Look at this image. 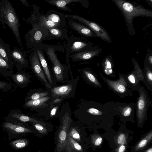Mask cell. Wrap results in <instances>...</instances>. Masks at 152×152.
<instances>
[{
    "label": "cell",
    "mask_w": 152,
    "mask_h": 152,
    "mask_svg": "<svg viewBox=\"0 0 152 152\" xmlns=\"http://www.w3.org/2000/svg\"><path fill=\"white\" fill-rule=\"evenodd\" d=\"M69 135L72 138L79 142L81 141V137L79 132L74 128H72L68 133Z\"/></svg>",
    "instance_id": "836d02e7"
},
{
    "label": "cell",
    "mask_w": 152,
    "mask_h": 152,
    "mask_svg": "<svg viewBox=\"0 0 152 152\" xmlns=\"http://www.w3.org/2000/svg\"><path fill=\"white\" fill-rule=\"evenodd\" d=\"M49 3L65 11H71L66 5L71 3H82L81 0H45Z\"/></svg>",
    "instance_id": "7402d4cb"
},
{
    "label": "cell",
    "mask_w": 152,
    "mask_h": 152,
    "mask_svg": "<svg viewBox=\"0 0 152 152\" xmlns=\"http://www.w3.org/2000/svg\"><path fill=\"white\" fill-rule=\"evenodd\" d=\"M72 90V85L70 84H67L52 88L51 91L55 95L62 96L69 94Z\"/></svg>",
    "instance_id": "603a6c76"
},
{
    "label": "cell",
    "mask_w": 152,
    "mask_h": 152,
    "mask_svg": "<svg viewBox=\"0 0 152 152\" xmlns=\"http://www.w3.org/2000/svg\"><path fill=\"white\" fill-rule=\"evenodd\" d=\"M130 147L127 144H122L113 148L111 152H129L128 149Z\"/></svg>",
    "instance_id": "e575fe53"
},
{
    "label": "cell",
    "mask_w": 152,
    "mask_h": 152,
    "mask_svg": "<svg viewBox=\"0 0 152 152\" xmlns=\"http://www.w3.org/2000/svg\"><path fill=\"white\" fill-rule=\"evenodd\" d=\"M47 29L52 35L56 38L63 39L67 37V31L65 28H56Z\"/></svg>",
    "instance_id": "d4e9b609"
},
{
    "label": "cell",
    "mask_w": 152,
    "mask_h": 152,
    "mask_svg": "<svg viewBox=\"0 0 152 152\" xmlns=\"http://www.w3.org/2000/svg\"><path fill=\"white\" fill-rule=\"evenodd\" d=\"M67 143L72 149L78 152H83V150L82 146L76 140L70 137L68 134V133L67 137Z\"/></svg>",
    "instance_id": "f546056e"
},
{
    "label": "cell",
    "mask_w": 152,
    "mask_h": 152,
    "mask_svg": "<svg viewBox=\"0 0 152 152\" xmlns=\"http://www.w3.org/2000/svg\"><path fill=\"white\" fill-rule=\"evenodd\" d=\"M58 108V107L57 106L55 107L52 109L50 113V115L51 116H53L55 115Z\"/></svg>",
    "instance_id": "f35d334b"
},
{
    "label": "cell",
    "mask_w": 152,
    "mask_h": 152,
    "mask_svg": "<svg viewBox=\"0 0 152 152\" xmlns=\"http://www.w3.org/2000/svg\"><path fill=\"white\" fill-rule=\"evenodd\" d=\"M6 83L3 81H0V88H4L6 85Z\"/></svg>",
    "instance_id": "b9f144b4"
},
{
    "label": "cell",
    "mask_w": 152,
    "mask_h": 152,
    "mask_svg": "<svg viewBox=\"0 0 152 152\" xmlns=\"http://www.w3.org/2000/svg\"><path fill=\"white\" fill-rule=\"evenodd\" d=\"M104 105L108 110L114 115L118 116L121 121L124 124L128 121L134 123L136 103H121L119 102H109Z\"/></svg>",
    "instance_id": "3957f363"
},
{
    "label": "cell",
    "mask_w": 152,
    "mask_h": 152,
    "mask_svg": "<svg viewBox=\"0 0 152 152\" xmlns=\"http://www.w3.org/2000/svg\"><path fill=\"white\" fill-rule=\"evenodd\" d=\"M133 63L134 69L125 76L127 83L132 90L137 91L140 86V81H142L144 79L143 71L134 59H133Z\"/></svg>",
    "instance_id": "9c48e42d"
},
{
    "label": "cell",
    "mask_w": 152,
    "mask_h": 152,
    "mask_svg": "<svg viewBox=\"0 0 152 152\" xmlns=\"http://www.w3.org/2000/svg\"><path fill=\"white\" fill-rule=\"evenodd\" d=\"M34 125L35 128L40 133L45 134L47 132V129L40 124L38 123H34Z\"/></svg>",
    "instance_id": "8d00e7d4"
},
{
    "label": "cell",
    "mask_w": 152,
    "mask_h": 152,
    "mask_svg": "<svg viewBox=\"0 0 152 152\" xmlns=\"http://www.w3.org/2000/svg\"><path fill=\"white\" fill-rule=\"evenodd\" d=\"M148 60L149 64L151 66L152 65V56L151 55L148 57Z\"/></svg>",
    "instance_id": "ee69618b"
},
{
    "label": "cell",
    "mask_w": 152,
    "mask_h": 152,
    "mask_svg": "<svg viewBox=\"0 0 152 152\" xmlns=\"http://www.w3.org/2000/svg\"><path fill=\"white\" fill-rule=\"evenodd\" d=\"M11 116L14 118L22 122H31L34 123H38V121L36 119L22 114L15 113L12 115Z\"/></svg>",
    "instance_id": "1f68e13d"
},
{
    "label": "cell",
    "mask_w": 152,
    "mask_h": 152,
    "mask_svg": "<svg viewBox=\"0 0 152 152\" xmlns=\"http://www.w3.org/2000/svg\"><path fill=\"white\" fill-rule=\"evenodd\" d=\"M11 50L9 45L4 42L0 37V55L12 67L13 63L11 56Z\"/></svg>",
    "instance_id": "ac0fdd59"
},
{
    "label": "cell",
    "mask_w": 152,
    "mask_h": 152,
    "mask_svg": "<svg viewBox=\"0 0 152 152\" xmlns=\"http://www.w3.org/2000/svg\"><path fill=\"white\" fill-rule=\"evenodd\" d=\"M112 65L111 61L108 58H107L104 62V73L107 75L111 77H114Z\"/></svg>",
    "instance_id": "4dcf8cb0"
},
{
    "label": "cell",
    "mask_w": 152,
    "mask_h": 152,
    "mask_svg": "<svg viewBox=\"0 0 152 152\" xmlns=\"http://www.w3.org/2000/svg\"><path fill=\"white\" fill-rule=\"evenodd\" d=\"M152 142V129L142 136L140 139L132 147L130 152H142Z\"/></svg>",
    "instance_id": "4fadbf2b"
},
{
    "label": "cell",
    "mask_w": 152,
    "mask_h": 152,
    "mask_svg": "<svg viewBox=\"0 0 152 152\" xmlns=\"http://www.w3.org/2000/svg\"><path fill=\"white\" fill-rule=\"evenodd\" d=\"M20 1L25 5L27 7H28L29 4L27 1L25 0H20Z\"/></svg>",
    "instance_id": "7bdbcfd3"
},
{
    "label": "cell",
    "mask_w": 152,
    "mask_h": 152,
    "mask_svg": "<svg viewBox=\"0 0 152 152\" xmlns=\"http://www.w3.org/2000/svg\"><path fill=\"white\" fill-rule=\"evenodd\" d=\"M12 59L17 66H26L28 65L26 51H22L17 47H15L11 52Z\"/></svg>",
    "instance_id": "5bb4252c"
},
{
    "label": "cell",
    "mask_w": 152,
    "mask_h": 152,
    "mask_svg": "<svg viewBox=\"0 0 152 152\" xmlns=\"http://www.w3.org/2000/svg\"><path fill=\"white\" fill-rule=\"evenodd\" d=\"M28 142L27 139L21 138L11 141L10 145L14 149L19 150L26 147L28 145Z\"/></svg>",
    "instance_id": "4316f807"
},
{
    "label": "cell",
    "mask_w": 152,
    "mask_h": 152,
    "mask_svg": "<svg viewBox=\"0 0 152 152\" xmlns=\"http://www.w3.org/2000/svg\"><path fill=\"white\" fill-rule=\"evenodd\" d=\"M29 58L31 68L34 73L44 82L47 87L50 88V86L48 83L45 76L36 51L35 49L31 54Z\"/></svg>",
    "instance_id": "7c38bea8"
},
{
    "label": "cell",
    "mask_w": 152,
    "mask_h": 152,
    "mask_svg": "<svg viewBox=\"0 0 152 152\" xmlns=\"http://www.w3.org/2000/svg\"><path fill=\"white\" fill-rule=\"evenodd\" d=\"M66 18H70L77 20L86 25L91 30L94 31L97 36L104 40L110 42L111 39L106 31L97 23L93 21L88 20L79 16L69 14H65Z\"/></svg>",
    "instance_id": "52a82bcc"
},
{
    "label": "cell",
    "mask_w": 152,
    "mask_h": 152,
    "mask_svg": "<svg viewBox=\"0 0 152 152\" xmlns=\"http://www.w3.org/2000/svg\"><path fill=\"white\" fill-rule=\"evenodd\" d=\"M142 152H152V145H150L148 148Z\"/></svg>",
    "instance_id": "60d3db41"
},
{
    "label": "cell",
    "mask_w": 152,
    "mask_h": 152,
    "mask_svg": "<svg viewBox=\"0 0 152 152\" xmlns=\"http://www.w3.org/2000/svg\"><path fill=\"white\" fill-rule=\"evenodd\" d=\"M48 94V92L41 93H36L31 95L30 97L31 100H34L46 96Z\"/></svg>",
    "instance_id": "d590c367"
},
{
    "label": "cell",
    "mask_w": 152,
    "mask_h": 152,
    "mask_svg": "<svg viewBox=\"0 0 152 152\" xmlns=\"http://www.w3.org/2000/svg\"><path fill=\"white\" fill-rule=\"evenodd\" d=\"M137 91L139 95L135 103L136 114L137 126L141 128L147 119L150 100L148 93L143 86H140Z\"/></svg>",
    "instance_id": "5b68a950"
},
{
    "label": "cell",
    "mask_w": 152,
    "mask_h": 152,
    "mask_svg": "<svg viewBox=\"0 0 152 152\" xmlns=\"http://www.w3.org/2000/svg\"><path fill=\"white\" fill-rule=\"evenodd\" d=\"M112 1L123 13L128 28L129 26H132L131 25L133 26L132 21L134 17L139 16L148 17L152 16L151 10L145 9L141 6H136L129 2L123 0Z\"/></svg>",
    "instance_id": "7a4b0ae2"
},
{
    "label": "cell",
    "mask_w": 152,
    "mask_h": 152,
    "mask_svg": "<svg viewBox=\"0 0 152 152\" xmlns=\"http://www.w3.org/2000/svg\"><path fill=\"white\" fill-rule=\"evenodd\" d=\"M61 101V99H57L53 101V103L54 104L60 102Z\"/></svg>",
    "instance_id": "f6af8a7d"
},
{
    "label": "cell",
    "mask_w": 152,
    "mask_h": 152,
    "mask_svg": "<svg viewBox=\"0 0 152 152\" xmlns=\"http://www.w3.org/2000/svg\"><path fill=\"white\" fill-rule=\"evenodd\" d=\"M90 141L91 146L94 151L98 148H101L104 142V135L99 132L98 130H94V132L90 136Z\"/></svg>",
    "instance_id": "ffe728a7"
},
{
    "label": "cell",
    "mask_w": 152,
    "mask_h": 152,
    "mask_svg": "<svg viewBox=\"0 0 152 152\" xmlns=\"http://www.w3.org/2000/svg\"><path fill=\"white\" fill-rule=\"evenodd\" d=\"M2 128L6 132L9 140L20 137L25 134L32 132L30 129L23 126L8 122L4 123Z\"/></svg>",
    "instance_id": "8fae6325"
},
{
    "label": "cell",
    "mask_w": 152,
    "mask_h": 152,
    "mask_svg": "<svg viewBox=\"0 0 152 152\" xmlns=\"http://www.w3.org/2000/svg\"><path fill=\"white\" fill-rule=\"evenodd\" d=\"M69 25L72 29L80 34L87 37L93 36L91 30L78 22L71 19L68 21Z\"/></svg>",
    "instance_id": "9a60e30c"
},
{
    "label": "cell",
    "mask_w": 152,
    "mask_h": 152,
    "mask_svg": "<svg viewBox=\"0 0 152 152\" xmlns=\"http://www.w3.org/2000/svg\"><path fill=\"white\" fill-rule=\"evenodd\" d=\"M50 98V97L45 96L40 99L30 100L26 102L25 105L29 107H34L42 105L45 102L48 101Z\"/></svg>",
    "instance_id": "f1b7e54d"
},
{
    "label": "cell",
    "mask_w": 152,
    "mask_h": 152,
    "mask_svg": "<svg viewBox=\"0 0 152 152\" xmlns=\"http://www.w3.org/2000/svg\"><path fill=\"white\" fill-rule=\"evenodd\" d=\"M37 53L39 61L44 72L49 82L52 84V79L47 61L45 58L42 50H40L37 47H34Z\"/></svg>",
    "instance_id": "44dd1931"
},
{
    "label": "cell",
    "mask_w": 152,
    "mask_h": 152,
    "mask_svg": "<svg viewBox=\"0 0 152 152\" xmlns=\"http://www.w3.org/2000/svg\"><path fill=\"white\" fill-rule=\"evenodd\" d=\"M52 63L53 71L55 77L58 81H62L63 79V75L64 68L60 63L53 48L47 47L45 50Z\"/></svg>",
    "instance_id": "30bf717a"
},
{
    "label": "cell",
    "mask_w": 152,
    "mask_h": 152,
    "mask_svg": "<svg viewBox=\"0 0 152 152\" xmlns=\"http://www.w3.org/2000/svg\"><path fill=\"white\" fill-rule=\"evenodd\" d=\"M40 25L47 29L53 28H63L59 24L48 19L45 16L41 17L40 20Z\"/></svg>",
    "instance_id": "83f0119b"
},
{
    "label": "cell",
    "mask_w": 152,
    "mask_h": 152,
    "mask_svg": "<svg viewBox=\"0 0 152 152\" xmlns=\"http://www.w3.org/2000/svg\"><path fill=\"white\" fill-rule=\"evenodd\" d=\"M66 147V152H73L72 150V149L67 143Z\"/></svg>",
    "instance_id": "ab89813d"
},
{
    "label": "cell",
    "mask_w": 152,
    "mask_h": 152,
    "mask_svg": "<svg viewBox=\"0 0 152 152\" xmlns=\"http://www.w3.org/2000/svg\"><path fill=\"white\" fill-rule=\"evenodd\" d=\"M0 20L4 28H6L4 23L10 28L18 43L22 47L19 32V19L13 7L8 0L0 1Z\"/></svg>",
    "instance_id": "6da1fadb"
},
{
    "label": "cell",
    "mask_w": 152,
    "mask_h": 152,
    "mask_svg": "<svg viewBox=\"0 0 152 152\" xmlns=\"http://www.w3.org/2000/svg\"><path fill=\"white\" fill-rule=\"evenodd\" d=\"M89 44L79 40H73L69 42L67 48V50L69 54L73 53H77L81 51L86 50L89 48Z\"/></svg>",
    "instance_id": "e0dca14e"
},
{
    "label": "cell",
    "mask_w": 152,
    "mask_h": 152,
    "mask_svg": "<svg viewBox=\"0 0 152 152\" xmlns=\"http://www.w3.org/2000/svg\"><path fill=\"white\" fill-rule=\"evenodd\" d=\"M99 50H86L70 55V57L74 61L87 60L96 56Z\"/></svg>",
    "instance_id": "d6986e66"
},
{
    "label": "cell",
    "mask_w": 152,
    "mask_h": 152,
    "mask_svg": "<svg viewBox=\"0 0 152 152\" xmlns=\"http://www.w3.org/2000/svg\"><path fill=\"white\" fill-rule=\"evenodd\" d=\"M100 75L108 87L121 97L133 95V91L129 86L125 75L119 74L118 79L116 80H111L104 77L100 72Z\"/></svg>",
    "instance_id": "8992f818"
},
{
    "label": "cell",
    "mask_w": 152,
    "mask_h": 152,
    "mask_svg": "<svg viewBox=\"0 0 152 152\" xmlns=\"http://www.w3.org/2000/svg\"><path fill=\"white\" fill-rule=\"evenodd\" d=\"M45 16L48 19L59 24L62 28L66 26L65 14L52 10L48 12Z\"/></svg>",
    "instance_id": "2e32d148"
},
{
    "label": "cell",
    "mask_w": 152,
    "mask_h": 152,
    "mask_svg": "<svg viewBox=\"0 0 152 152\" xmlns=\"http://www.w3.org/2000/svg\"><path fill=\"white\" fill-rule=\"evenodd\" d=\"M103 135L112 149L124 144L131 146L133 141V132L126 128L125 124L121 125L117 131L113 130L110 132L104 133Z\"/></svg>",
    "instance_id": "277c9868"
},
{
    "label": "cell",
    "mask_w": 152,
    "mask_h": 152,
    "mask_svg": "<svg viewBox=\"0 0 152 152\" xmlns=\"http://www.w3.org/2000/svg\"><path fill=\"white\" fill-rule=\"evenodd\" d=\"M152 69L145 66L143 70L144 79L143 82L147 88L151 92L152 91Z\"/></svg>",
    "instance_id": "cb8c5ba5"
},
{
    "label": "cell",
    "mask_w": 152,
    "mask_h": 152,
    "mask_svg": "<svg viewBox=\"0 0 152 152\" xmlns=\"http://www.w3.org/2000/svg\"><path fill=\"white\" fill-rule=\"evenodd\" d=\"M62 126L57 136V148L59 152L65 149L67 145L68 129L72 122L69 115L67 113L62 118Z\"/></svg>",
    "instance_id": "ba28073f"
},
{
    "label": "cell",
    "mask_w": 152,
    "mask_h": 152,
    "mask_svg": "<svg viewBox=\"0 0 152 152\" xmlns=\"http://www.w3.org/2000/svg\"><path fill=\"white\" fill-rule=\"evenodd\" d=\"M15 81L18 84L25 83L28 81L26 77L23 74L18 73L13 76Z\"/></svg>",
    "instance_id": "d6a6232c"
},
{
    "label": "cell",
    "mask_w": 152,
    "mask_h": 152,
    "mask_svg": "<svg viewBox=\"0 0 152 152\" xmlns=\"http://www.w3.org/2000/svg\"><path fill=\"white\" fill-rule=\"evenodd\" d=\"M83 73L87 79L94 86L99 88L102 87L101 84L98 81L97 77L92 72L88 70H84Z\"/></svg>",
    "instance_id": "484cf974"
},
{
    "label": "cell",
    "mask_w": 152,
    "mask_h": 152,
    "mask_svg": "<svg viewBox=\"0 0 152 152\" xmlns=\"http://www.w3.org/2000/svg\"><path fill=\"white\" fill-rule=\"evenodd\" d=\"M11 67L0 55V68L7 69Z\"/></svg>",
    "instance_id": "74e56055"
}]
</instances>
